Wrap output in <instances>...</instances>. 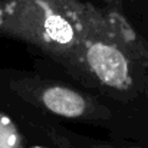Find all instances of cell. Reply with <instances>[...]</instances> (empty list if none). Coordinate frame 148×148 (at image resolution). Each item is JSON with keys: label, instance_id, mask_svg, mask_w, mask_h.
<instances>
[{"label": "cell", "instance_id": "2", "mask_svg": "<svg viewBox=\"0 0 148 148\" xmlns=\"http://www.w3.org/2000/svg\"><path fill=\"white\" fill-rule=\"evenodd\" d=\"M86 1L0 0V35L29 43L75 72Z\"/></svg>", "mask_w": 148, "mask_h": 148}, {"label": "cell", "instance_id": "5", "mask_svg": "<svg viewBox=\"0 0 148 148\" xmlns=\"http://www.w3.org/2000/svg\"><path fill=\"white\" fill-rule=\"evenodd\" d=\"M143 92L147 95V98H148V75H147V78H145V81H144V86H143Z\"/></svg>", "mask_w": 148, "mask_h": 148}, {"label": "cell", "instance_id": "3", "mask_svg": "<svg viewBox=\"0 0 148 148\" xmlns=\"http://www.w3.org/2000/svg\"><path fill=\"white\" fill-rule=\"evenodd\" d=\"M0 88L62 118L101 121L111 116V111L95 98L68 85L33 75L0 72Z\"/></svg>", "mask_w": 148, "mask_h": 148}, {"label": "cell", "instance_id": "4", "mask_svg": "<svg viewBox=\"0 0 148 148\" xmlns=\"http://www.w3.org/2000/svg\"><path fill=\"white\" fill-rule=\"evenodd\" d=\"M19 135L12 121L0 114V148H20Z\"/></svg>", "mask_w": 148, "mask_h": 148}, {"label": "cell", "instance_id": "1", "mask_svg": "<svg viewBox=\"0 0 148 148\" xmlns=\"http://www.w3.org/2000/svg\"><path fill=\"white\" fill-rule=\"evenodd\" d=\"M148 71V42L118 12L86 3L75 73L101 88L143 92Z\"/></svg>", "mask_w": 148, "mask_h": 148}]
</instances>
